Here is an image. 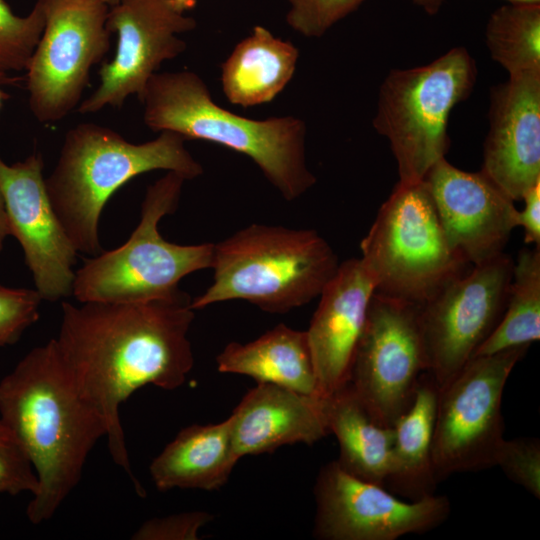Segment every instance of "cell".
<instances>
[{
	"label": "cell",
	"instance_id": "cell-2",
	"mask_svg": "<svg viewBox=\"0 0 540 540\" xmlns=\"http://www.w3.org/2000/svg\"><path fill=\"white\" fill-rule=\"evenodd\" d=\"M0 417L37 477L26 508L35 525L50 520L80 482L107 426L73 384L54 338L26 353L0 380Z\"/></svg>",
	"mask_w": 540,
	"mask_h": 540
},
{
	"label": "cell",
	"instance_id": "cell-29",
	"mask_svg": "<svg viewBox=\"0 0 540 540\" xmlns=\"http://www.w3.org/2000/svg\"><path fill=\"white\" fill-rule=\"evenodd\" d=\"M495 466L514 483L520 485L537 499L540 498V441L538 438L521 437L503 440Z\"/></svg>",
	"mask_w": 540,
	"mask_h": 540
},
{
	"label": "cell",
	"instance_id": "cell-31",
	"mask_svg": "<svg viewBox=\"0 0 540 540\" xmlns=\"http://www.w3.org/2000/svg\"><path fill=\"white\" fill-rule=\"evenodd\" d=\"M37 477L21 443L0 417V493L36 491Z\"/></svg>",
	"mask_w": 540,
	"mask_h": 540
},
{
	"label": "cell",
	"instance_id": "cell-22",
	"mask_svg": "<svg viewBox=\"0 0 540 540\" xmlns=\"http://www.w3.org/2000/svg\"><path fill=\"white\" fill-rule=\"evenodd\" d=\"M439 388L426 372L410 407L392 426L390 471L385 487L410 501L431 496L437 481L433 467V434Z\"/></svg>",
	"mask_w": 540,
	"mask_h": 540
},
{
	"label": "cell",
	"instance_id": "cell-30",
	"mask_svg": "<svg viewBox=\"0 0 540 540\" xmlns=\"http://www.w3.org/2000/svg\"><path fill=\"white\" fill-rule=\"evenodd\" d=\"M42 301L35 289L0 284V348L17 343L38 321Z\"/></svg>",
	"mask_w": 540,
	"mask_h": 540
},
{
	"label": "cell",
	"instance_id": "cell-19",
	"mask_svg": "<svg viewBox=\"0 0 540 540\" xmlns=\"http://www.w3.org/2000/svg\"><path fill=\"white\" fill-rule=\"evenodd\" d=\"M229 417L238 459L284 445H311L329 434L323 398L271 383H257Z\"/></svg>",
	"mask_w": 540,
	"mask_h": 540
},
{
	"label": "cell",
	"instance_id": "cell-27",
	"mask_svg": "<svg viewBox=\"0 0 540 540\" xmlns=\"http://www.w3.org/2000/svg\"><path fill=\"white\" fill-rule=\"evenodd\" d=\"M44 24L40 0L26 16L16 15L5 0H0V72L26 69Z\"/></svg>",
	"mask_w": 540,
	"mask_h": 540
},
{
	"label": "cell",
	"instance_id": "cell-33",
	"mask_svg": "<svg viewBox=\"0 0 540 540\" xmlns=\"http://www.w3.org/2000/svg\"><path fill=\"white\" fill-rule=\"evenodd\" d=\"M522 200L525 205L518 211L517 226L523 227L526 244L540 245V182L529 189Z\"/></svg>",
	"mask_w": 540,
	"mask_h": 540
},
{
	"label": "cell",
	"instance_id": "cell-13",
	"mask_svg": "<svg viewBox=\"0 0 540 540\" xmlns=\"http://www.w3.org/2000/svg\"><path fill=\"white\" fill-rule=\"evenodd\" d=\"M314 496L313 535L322 540H395L428 532L451 512L446 496L403 501L383 485L348 473L337 460L321 467Z\"/></svg>",
	"mask_w": 540,
	"mask_h": 540
},
{
	"label": "cell",
	"instance_id": "cell-7",
	"mask_svg": "<svg viewBox=\"0 0 540 540\" xmlns=\"http://www.w3.org/2000/svg\"><path fill=\"white\" fill-rule=\"evenodd\" d=\"M475 80V62L463 47L424 66L393 69L385 77L373 126L390 142L399 184L422 181L445 158L450 112L470 94Z\"/></svg>",
	"mask_w": 540,
	"mask_h": 540
},
{
	"label": "cell",
	"instance_id": "cell-26",
	"mask_svg": "<svg viewBox=\"0 0 540 540\" xmlns=\"http://www.w3.org/2000/svg\"><path fill=\"white\" fill-rule=\"evenodd\" d=\"M486 44L509 76L540 71V2L509 1L496 9L487 22Z\"/></svg>",
	"mask_w": 540,
	"mask_h": 540
},
{
	"label": "cell",
	"instance_id": "cell-11",
	"mask_svg": "<svg viewBox=\"0 0 540 540\" xmlns=\"http://www.w3.org/2000/svg\"><path fill=\"white\" fill-rule=\"evenodd\" d=\"M420 306L378 292L371 297L348 384L380 425L392 427L427 372Z\"/></svg>",
	"mask_w": 540,
	"mask_h": 540
},
{
	"label": "cell",
	"instance_id": "cell-3",
	"mask_svg": "<svg viewBox=\"0 0 540 540\" xmlns=\"http://www.w3.org/2000/svg\"><path fill=\"white\" fill-rule=\"evenodd\" d=\"M185 141L179 134L163 131L153 140L136 144L95 123H80L66 132L45 186L78 253L95 256L103 251L99 237L102 211L112 195L136 176L164 170L187 181L203 173Z\"/></svg>",
	"mask_w": 540,
	"mask_h": 540
},
{
	"label": "cell",
	"instance_id": "cell-32",
	"mask_svg": "<svg viewBox=\"0 0 540 540\" xmlns=\"http://www.w3.org/2000/svg\"><path fill=\"white\" fill-rule=\"evenodd\" d=\"M206 511H189L146 520L133 533V540H197L203 526L213 520Z\"/></svg>",
	"mask_w": 540,
	"mask_h": 540
},
{
	"label": "cell",
	"instance_id": "cell-20",
	"mask_svg": "<svg viewBox=\"0 0 540 540\" xmlns=\"http://www.w3.org/2000/svg\"><path fill=\"white\" fill-rule=\"evenodd\" d=\"M238 460L228 417L216 424H193L180 430L152 460L149 471L160 491H212L226 484Z\"/></svg>",
	"mask_w": 540,
	"mask_h": 540
},
{
	"label": "cell",
	"instance_id": "cell-12",
	"mask_svg": "<svg viewBox=\"0 0 540 540\" xmlns=\"http://www.w3.org/2000/svg\"><path fill=\"white\" fill-rule=\"evenodd\" d=\"M513 265L504 252L473 265L420 306L427 373L439 389L474 356L501 319Z\"/></svg>",
	"mask_w": 540,
	"mask_h": 540
},
{
	"label": "cell",
	"instance_id": "cell-14",
	"mask_svg": "<svg viewBox=\"0 0 540 540\" xmlns=\"http://www.w3.org/2000/svg\"><path fill=\"white\" fill-rule=\"evenodd\" d=\"M106 25L117 35L116 52L102 64L94 92L80 102L82 114L119 108L130 95L139 97L161 64L185 51L178 35L193 30L196 21L173 0H120L109 8Z\"/></svg>",
	"mask_w": 540,
	"mask_h": 540
},
{
	"label": "cell",
	"instance_id": "cell-8",
	"mask_svg": "<svg viewBox=\"0 0 540 540\" xmlns=\"http://www.w3.org/2000/svg\"><path fill=\"white\" fill-rule=\"evenodd\" d=\"M360 249L376 292L419 306L469 264L450 247L424 180L397 183Z\"/></svg>",
	"mask_w": 540,
	"mask_h": 540
},
{
	"label": "cell",
	"instance_id": "cell-36",
	"mask_svg": "<svg viewBox=\"0 0 540 540\" xmlns=\"http://www.w3.org/2000/svg\"><path fill=\"white\" fill-rule=\"evenodd\" d=\"M175 5L185 12V10L192 8L195 5V0H173Z\"/></svg>",
	"mask_w": 540,
	"mask_h": 540
},
{
	"label": "cell",
	"instance_id": "cell-1",
	"mask_svg": "<svg viewBox=\"0 0 540 540\" xmlns=\"http://www.w3.org/2000/svg\"><path fill=\"white\" fill-rule=\"evenodd\" d=\"M182 290L136 302L63 301L54 338L61 360L80 395L103 417L113 462L144 489L131 469L121 405L139 388L182 386L193 368L188 333L195 317Z\"/></svg>",
	"mask_w": 540,
	"mask_h": 540
},
{
	"label": "cell",
	"instance_id": "cell-23",
	"mask_svg": "<svg viewBox=\"0 0 540 540\" xmlns=\"http://www.w3.org/2000/svg\"><path fill=\"white\" fill-rule=\"evenodd\" d=\"M298 49L263 26L241 40L225 60L221 85L228 101L251 107L272 101L296 70Z\"/></svg>",
	"mask_w": 540,
	"mask_h": 540
},
{
	"label": "cell",
	"instance_id": "cell-25",
	"mask_svg": "<svg viewBox=\"0 0 540 540\" xmlns=\"http://www.w3.org/2000/svg\"><path fill=\"white\" fill-rule=\"evenodd\" d=\"M540 338V245L523 248L513 265L505 310L474 356L530 346Z\"/></svg>",
	"mask_w": 540,
	"mask_h": 540
},
{
	"label": "cell",
	"instance_id": "cell-9",
	"mask_svg": "<svg viewBox=\"0 0 540 540\" xmlns=\"http://www.w3.org/2000/svg\"><path fill=\"white\" fill-rule=\"evenodd\" d=\"M529 346L472 357L438 393L433 434L437 482L495 466L504 440L501 411L506 382Z\"/></svg>",
	"mask_w": 540,
	"mask_h": 540
},
{
	"label": "cell",
	"instance_id": "cell-28",
	"mask_svg": "<svg viewBox=\"0 0 540 540\" xmlns=\"http://www.w3.org/2000/svg\"><path fill=\"white\" fill-rule=\"evenodd\" d=\"M366 0H287L291 28L306 37H321Z\"/></svg>",
	"mask_w": 540,
	"mask_h": 540
},
{
	"label": "cell",
	"instance_id": "cell-5",
	"mask_svg": "<svg viewBox=\"0 0 540 540\" xmlns=\"http://www.w3.org/2000/svg\"><path fill=\"white\" fill-rule=\"evenodd\" d=\"M339 264L314 229L253 223L214 243L213 282L192 298L191 307L244 300L265 312L286 313L318 297Z\"/></svg>",
	"mask_w": 540,
	"mask_h": 540
},
{
	"label": "cell",
	"instance_id": "cell-38",
	"mask_svg": "<svg viewBox=\"0 0 540 540\" xmlns=\"http://www.w3.org/2000/svg\"><path fill=\"white\" fill-rule=\"evenodd\" d=\"M97 1H100L102 3H104L105 5H107L108 7H111L115 4H117L120 0H97Z\"/></svg>",
	"mask_w": 540,
	"mask_h": 540
},
{
	"label": "cell",
	"instance_id": "cell-10",
	"mask_svg": "<svg viewBox=\"0 0 540 540\" xmlns=\"http://www.w3.org/2000/svg\"><path fill=\"white\" fill-rule=\"evenodd\" d=\"M45 24L26 66L28 104L41 123L80 104L91 68L110 48L109 7L97 0H40Z\"/></svg>",
	"mask_w": 540,
	"mask_h": 540
},
{
	"label": "cell",
	"instance_id": "cell-17",
	"mask_svg": "<svg viewBox=\"0 0 540 540\" xmlns=\"http://www.w3.org/2000/svg\"><path fill=\"white\" fill-rule=\"evenodd\" d=\"M485 174L511 200L540 182V71L509 76L491 91Z\"/></svg>",
	"mask_w": 540,
	"mask_h": 540
},
{
	"label": "cell",
	"instance_id": "cell-6",
	"mask_svg": "<svg viewBox=\"0 0 540 540\" xmlns=\"http://www.w3.org/2000/svg\"><path fill=\"white\" fill-rule=\"evenodd\" d=\"M186 179L166 172L147 187L140 220L121 246L87 259L75 271L72 295L79 302H136L169 296L187 275L212 268L214 243L166 241L160 220L179 205Z\"/></svg>",
	"mask_w": 540,
	"mask_h": 540
},
{
	"label": "cell",
	"instance_id": "cell-37",
	"mask_svg": "<svg viewBox=\"0 0 540 540\" xmlns=\"http://www.w3.org/2000/svg\"><path fill=\"white\" fill-rule=\"evenodd\" d=\"M1 78H2V72H0V83H1ZM7 96L5 94V92L0 88V110L2 109L3 107V104L6 100Z\"/></svg>",
	"mask_w": 540,
	"mask_h": 540
},
{
	"label": "cell",
	"instance_id": "cell-16",
	"mask_svg": "<svg viewBox=\"0 0 540 540\" xmlns=\"http://www.w3.org/2000/svg\"><path fill=\"white\" fill-rule=\"evenodd\" d=\"M423 180L456 253L472 266L503 253L518 227V210L485 174L460 170L442 158Z\"/></svg>",
	"mask_w": 540,
	"mask_h": 540
},
{
	"label": "cell",
	"instance_id": "cell-4",
	"mask_svg": "<svg viewBox=\"0 0 540 540\" xmlns=\"http://www.w3.org/2000/svg\"><path fill=\"white\" fill-rule=\"evenodd\" d=\"M138 99L148 128L248 156L286 201L316 183L306 161V125L299 118L254 120L228 111L213 101L206 83L192 71L156 72Z\"/></svg>",
	"mask_w": 540,
	"mask_h": 540
},
{
	"label": "cell",
	"instance_id": "cell-18",
	"mask_svg": "<svg viewBox=\"0 0 540 540\" xmlns=\"http://www.w3.org/2000/svg\"><path fill=\"white\" fill-rule=\"evenodd\" d=\"M375 290L373 277L362 260L352 258L339 264L320 293L306 331L318 397L326 398L348 383Z\"/></svg>",
	"mask_w": 540,
	"mask_h": 540
},
{
	"label": "cell",
	"instance_id": "cell-24",
	"mask_svg": "<svg viewBox=\"0 0 540 540\" xmlns=\"http://www.w3.org/2000/svg\"><path fill=\"white\" fill-rule=\"evenodd\" d=\"M323 409L329 433L339 444L338 464L358 478L385 487L391 464L392 427L378 424L348 383L323 398Z\"/></svg>",
	"mask_w": 540,
	"mask_h": 540
},
{
	"label": "cell",
	"instance_id": "cell-15",
	"mask_svg": "<svg viewBox=\"0 0 540 540\" xmlns=\"http://www.w3.org/2000/svg\"><path fill=\"white\" fill-rule=\"evenodd\" d=\"M43 168L38 152L13 164L0 156V190L10 235L23 250L34 289L53 303L72 295L78 251L52 208Z\"/></svg>",
	"mask_w": 540,
	"mask_h": 540
},
{
	"label": "cell",
	"instance_id": "cell-35",
	"mask_svg": "<svg viewBox=\"0 0 540 540\" xmlns=\"http://www.w3.org/2000/svg\"><path fill=\"white\" fill-rule=\"evenodd\" d=\"M414 4L421 7L426 13L433 15L436 14L443 3L446 0H412ZM508 1H536L540 2V0H508Z\"/></svg>",
	"mask_w": 540,
	"mask_h": 540
},
{
	"label": "cell",
	"instance_id": "cell-21",
	"mask_svg": "<svg viewBox=\"0 0 540 540\" xmlns=\"http://www.w3.org/2000/svg\"><path fill=\"white\" fill-rule=\"evenodd\" d=\"M216 364L221 373L244 375L257 383L318 397L307 333L282 323L253 341L228 343L217 355Z\"/></svg>",
	"mask_w": 540,
	"mask_h": 540
},
{
	"label": "cell",
	"instance_id": "cell-34",
	"mask_svg": "<svg viewBox=\"0 0 540 540\" xmlns=\"http://www.w3.org/2000/svg\"><path fill=\"white\" fill-rule=\"evenodd\" d=\"M8 236H10L9 221L4 198L0 190V254L3 250L5 240Z\"/></svg>",
	"mask_w": 540,
	"mask_h": 540
}]
</instances>
